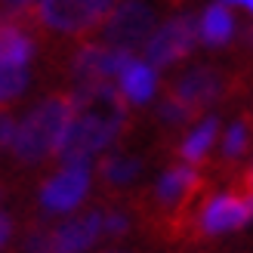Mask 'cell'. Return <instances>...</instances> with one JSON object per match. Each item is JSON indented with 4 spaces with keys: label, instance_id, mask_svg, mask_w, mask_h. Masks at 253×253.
<instances>
[{
    "label": "cell",
    "instance_id": "obj_11",
    "mask_svg": "<svg viewBox=\"0 0 253 253\" xmlns=\"http://www.w3.org/2000/svg\"><path fill=\"white\" fill-rule=\"evenodd\" d=\"M201 185H204V179H201V173L192 164H176V167H167L158 176L151 195H155L158 207L164 210H182L201 192Z\"/></svg>",
    "mask_w": 253,
    "mask_h": 253
},
{
    "label": "cell",
    "instance_id": "obj_21",
    "mask_svg": "<svg viewBox=\"0 0 253 253\" xmlns=\"http://www.w3.org/2000/svg\"><path fill=\"white\" fill-rule=\"evenodd\" d=\"M12 136H16V121L0 111V151L12 145Z\"/></svg>",
    "mask_w": 253,
    "mask_h": 253
},
{
    "label": "cell",
    "instance_id": "obj_24",
    "mask_svg": "<svg viewBox=\"0 0 253 253\" xmlns=\"http://www.w3.org/2000/svg\"><path fill=\"white\" fill-rule=\"evenodd\" d=\"M0 3H6V6H12V9H25V6L37 3V0H0Z\"/></svg>",
    "mask_w": 253,
    "mask_h": 253
},
{
    "label": "cell",
    "instance_id": "obj_22",
    "mask_svg": "<svg viewBox=\"0 0 253 253\" xmlns=\"http://www.w3.org/2000/svg\"><path fill=\"white\" fill-rule=\"evenodd\" d=\"M9 235H12V219L6 216L3 210H0V247L9 241Z\"/></svg>",
    "mask_w": 253,
    "mask_h": 253
},
{
    "label": "cell",
    "instance_id": "obj_16",
    "mask_svg": "<svg viewBox=\"0 0 253 253\" xmlns=\"http://www.w3.org/2000/svg\"><path fill=\"white\" fill-rule=\"evenodd\" d=\"M25 86H28V68H25V65H9V62H0V105L12 102L16 96H22Z\"/></svg>",
    "mask_w": 253,
    "mask_h": 253
},
{
    "label": "cell",
    "instance_id": "obj_4",
    "mask_svg": "<svg viewBox=\"0 0 253 253\" xmlns=\"http://www.w3.org/2000/svg\"><path fill=\"white\" fill-rule=\"evenodd\" d=\"M253 222V192H219L210 195L195 213V229L207 238H219Z\"/></svg>",
    "mask_w": 253,
    "mask_h": 253
},
{
    "label": "cell",
    "instance_id": "obj_3",
    "mask_svg": "<svg viewBox=\"0 0 253 253\" xmlns=\"http://www.w3.org/2000/svg\"><path fill=\"white\" fill-rule=\"evenodd\" d=\"M118 0H37V19L62 34H86L115 12Z\"/></svg>",
    "mask_w": 253,
    "mask_h": 253
},
{
    "label": "cell",
    "instance_id": "obj_27",
    "mask_svg": "<svg viewBox=\"0 0 253 253\" xmlns=\"http://www.w3.org/2000/svg\"><path fill=\"white\" fill-rule=\"evenodd\" d=\"M105 253H121V250H105Z\"/></svg>",
    "mask_w": 253,
    "mask_h": 253
},
{
    "label": "cell",
    "instance_id": "obj_23",
    "mask_svg": "<svg viewBox=\"0 0 253 253\" xmlns=\"http://www.w3.org/2000/svg\"><path fill=\"white\" fill-rule=\"evenodd\" d=\"M225 6H241V9H247L250 16H253V0H222Z\"/></svg>",
    "mask_w": 253,
    "mask_h": 253
},
{
    "label": "cell",
    "instance_id": "obj_26",
    "mask_svg": "<svg viewBox=\"0 0 253 253\" xmlns=\"http://www.w3.org/2000/svg\"><path fill=\"white\" fill-rule=\"evenodd\" d=\"M241 188H244V192H253V167L244 173V182H241Z\"/></svg>",
    "mask_w": 253,
    "mask_h": 253
},
{
    "label": "cell",
    "instance_id": "obj_19",
    "mask_svg": "<svg viewBox=\"0 0 253 253\" xmlns=\"http://www.w3.org/2000/svg\"><path fill=\"white\" fill-rule=\"evenodd\" d=\"M22 253H53V241H49V232H43V229L28 232V238H25V244H22Z\"/></svg>",
    "mask_w": 253,
    "mask_h": 253
},
{
    "label": "cell",
    "instance_id": "obj_17",
    "mask_svg": "<svg viewBox=\"0 0 253 253\" xmlns=\"http://www.w3.org/2000/svg\"><path fill=\"white\" fill-rule=\"evenodd\" d=\"M247 148H250V124L241 118V121H235L222 136V158L235 161V158H241Z\"/></svg>",
    "mask_w": 253,
    "mask_h": 253
},
{
    "label": "cell",
    "instance_id": "obj_5",
    "mask_svg": "<svg viewBox=\"0 0 253 253\" xmlns=\"http://www.w3.org/2000/svg\"><path fill=\"white\" fill-rule=\"evenodd\" d=\"M155 22H158V16L145 0H124L105 19V41H108V46L130 53V49L148 43L151 31H155Z\"/></svg>",
    "mask_w": 253,
    "mask_h": 253
},
{
    "label": "cell",
    "instance_id": "obj_10",
    "mask_svg": "<svg viewBox=\"0 0 253 253\" xmlns=\"http://www.w3.org/2000/svg\"><path fill=\"white\" fill-rule=\"evenodd\" d=\"M102 235H105V213L90 210L84 216L56 225L49 232V241H53V253H86Z\"/></svg>",
    "mask_w": 253,
    "mask_h": 253
},
{
    "label": "cell",
    "instance_id": "obj_1",
    "mask_svg": "<svg viewBox=\"0 0 253 253\" xmlns=\"http://www.w3.org/2000/svg\"><path fill=\"white\" fill-rule=\"evenodd\" d=\"M71 102H74V118L56 148V158L65 167L90 164V158L115 142L126 124V99L111 84L78 90L71 96Z\"/></svg>",
    "mask_w": 253,
    "mask_h": 253
},
{
    "label": "cell",
    "instance_id": "obj_28",
    "mask_svg": "<svg viewBox=\"0 0 253 253\" xmlns=\"http://www.w3.org/2000/svg\"><path fill=\"white\" fill-rule=\"evenodd\" d=\"M0 195H3V192H0Z\"/></svg>",
    "mask_w": 253,
    "mask_h": 253
},
{
    "label": "cell",
    "instance_id": "obj_7",
    "mask_svg": "<svg viewBox=\"0 0 253 253\" xmlns=\"http://www.w3.org/2000/svg\"><path fill=\"white\" fill-rule=\"evenodd\" d=\"M198 41H201L198 19H192V16H176V19H170L167 25H161V28L148 37L145 56H148V62L155 68H164V65H173V62L185 59L195 49Z\"/></svg>",
    "mask_w": 253,
    "mask_h": 253
},
{
    "label": "cell",
    "instance_id": "obj_18",
    "mask_svg": "<svg viewBox=\"0 0 253 253\" xmlns=\"http://www.w3.org/2000/svg\"><path fill=\"white\" fill-rule=\"evenodd\" d=\"M158 115H161V121L164 124H170V126H182V124H188L192 118H198L188 105H182L179 99H173V96H167L164 102L158 105Z\"/></svg>",
    "mask_w": 253,
    "mask_h": 253
},
{
    "label": "cell",
    "instance_id": "obj_14",
    "mask_svg": "<svg viewBox=\"0 0 253 253\" xmlns=\"http://www.w3.org/2000/svg\"><path fill=\"white\" fill-rule=\"evenodd\" d=\"M216 133H219V121L216 118H204L192 133H188L182 142H179V158L185 164H201L207 158V151L213 148V142H216Z\"/></svg>",
    "mask_w": 253,
    "mask_h": 253
},
{
    "label": "cell",
    "instance_id": "obj_8",
    "mask_svg": "<svg viewBox=\"0 0 253 253\" xmlns=\"http://www.w3.org/2000/svg\"><path fill=\"white\" fill-rule=\"evenodd\" d=\"M133 56L124 53V49L115 46H96V43H86L81 46L71 59V71H74V81H78V90H93V86H105L111 78H121V71L126 68V62Z\"/></svg>",
    "mask_w": 253,
    "mask_h": 253
},
{
    "label": "cell",
    "instance_id": "obj_20",
    "mask_svg": "<svg viewBox=\"0 0 253 253\" xmlns=\"http://www.w3.org/2000/svg\"><path fill=\"white\" fill-rule=\"evenodd\" d=\"M130 232V219L124 213H105V235L108 238H121Z\"/></svg>",
    "mask_w": 253,
    "mask_h": 253
},
{
    "label": "cell",
    "instance_id": "obj_15",
    "mask_svg": "<svg viewBox=\"0 0 253 253\" xmlns=\"http://www.w3.org/2000/svg\"><path fill=\"white\" fill-rule=\"evenodd\" d=\"M139 173H142V161L130 155H105L99 161V176L111 188H126Z\"/></svg>",
    "mask_w": 253,
    "mask_h": 253
},
{
    "label": "cell",
    "instance_id": "obj_6",
    "mask_svg": "<svg viewBox=\"0 0 253 253\" xmlns=\"http://www.w3.org/2000/svg\"><path fill=\"white\" fill-rule=\"evenodd\" d=\"M90 182H93L90 164H71L41 185V207L53 216L74 213L90 195Z\"/></svg>",
    "mask_w": 253,
    "mask_h": 253
},
{
    "label": "cell",
    "instance_id": "obj_9",
    "mask_svg": "<svg viewBox=\"0 0 253 253\" xmlns=\"http://www.w3.org/2000/svg\"><path fill=\"white\" fill-rule=\"evenodd\" d=\"M222 90H225V78L216 68H192L170 86V96L188 105L195 115H201L207 105H213L222 96Z\"/></svg>",
    "mask_w": 253,
    "mask_h": 253
},
{
    "label": "cell",
    "instance_id": "obj_2",
    "mask_svg": "<svg viewBox=\"0 0 253 253\" xmlns=\"http://www.w3.org/2000/svg\"><path fill=\"white\" fill-rule=\"evenodd\" d=\"M74 118V102L71 96H46L41 105L31 108V115L16 126L12 136V155L22 164H41L49 155H56V148L65 136L68 124Z\"/></svg>",
    "mask_w": 253,
    "mask_h": 253
},
{
    "label": "cell",
    "instance_id": "obj_25",
    "mask_svg": "<svg viewBox=\"0 0 253 253\" xmlns=\"http://www.w3.org/2000/svg\"><path fill=\"white\" fill-rule=\"evenodd\" d=\"M241 43L250 49L253 46V25H247V28H244V34H241Z\"/></svg>",
    "mask_w": 253,
    "mask_h": 253
},
{
    "label": "cell",
    "instance_id": "obj_13",
    "mask_svg": "<svg viewBox=\"0 0 253 253\" xmlns=\"http://www.w3.org/2000/svg\"><path fill=\"white\" fill-rule=\"evenodd\" d=\"M198 31H201V41H204L207 46H222V43H229L232 34H235V19H232L229 6H225V3L207 6L204 16H201Z\"/></svg>",
    "mask_w": 253,
    "mask_h": 253
},
{
    "label": "cell",
    "instance_id": "obj_12",
    "mask_svg": "<svg viewBox=\"0 0 253 253\" xmlns=\"http://www.w3.org/2000/svg\"><path fill=\"white\" fill-rule=\"evenodd\" d=\"M155 90H158L155 68L145 65V62H136V59L126 62V68L121 71V93H124L126 102L142 105V102H148V99L155 96Z\"/></svg>",
    "mask_w": 253,
    "mask_h": 253
}]
</instances>
